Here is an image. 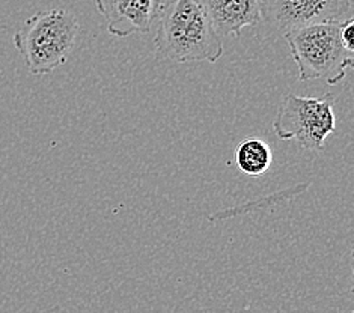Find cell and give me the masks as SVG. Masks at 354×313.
<instances>
[{
    "label": "cell",
    "mask_w": 354,
    "mask_h": 313,
    "mask_svg": "<svg viewBox=\"0 0 354 313\" xmlns=\"http://www.w3.org/2000/svg\"><path fill=\"white\" fill-rule=\"evenodd\" d=\"M154 38L158 59L174 64L212 62L223 55V41L199 0H169L157 15Z\"/></svg>",
    "instance_id": "cell-1"
},
{
    "label": "cell",
    "mask_w": 354,
    "mask_h": 313,
    "mask_svg": "<svg viewBox=\"0 0 354 313\" xmlns=\"http://www.w3.org/2000/svg\"><path fill=\"white\" fill-rule=\"evenodd\" d=\"M79 30V21L73 12L41 11L29 17L15 32L14 46L30 74H50L68 62Z\"/></svg>",
    "instance_id": "cell-2"
},
{
    "label": "cell",
    "mask_w": 354,
    "mask_h": 313,
    "mask_svg": "<svg viewBox=\"0 0 354 313\" xmlns=\"http://www.w3.org/2000/svg\"><path fill=\"white\" fill-rule=\"evenodd\" d=\"M339 24L341 21L306 24L283 33L301 82L324 80L335 86L353 68L354 56L342 44Z\"/></svg>",
    "instance_id": "cell-3"
},
{
    "label": "cell",
    "mask_w": 354,
    "mask_h": 313,
    "mask_svg": "<svg viewBox=\"0 0 354 313\" xmlns=\"http://www.w3.org/2000/svg\"><path fill=\"white\" fill-rule=\"evenodd\" d=\"M333 104L332 94L323 98L286 95L273 121L276 136L282 140L296 139L303 149L322 151L336 129Z\"/></svg>",
    "instance_id": "cell-4"
},
{
    "label": "cell",
    "mask_w": 354,
    "mask_h": 313,
    "mask_svg": "<svg viewBox=\"0 0 354 313\" xmlns=\"http://www.w3.org/2000/svg\"><path fill=\"white\" fill-rule=\"evenodd\" d=\"M263 19L282 33L306 24L344 21L353 12V0H261Z\"/></svg>",
    "instance_id": "cell-5"
},
{
    "label": "cell",
    "mask_w": 354,
    "mask_h": 313,
    "mask_svg": "<svg viewBox=\"0 0 354 313\" xmlns=\"http://www.w3.org/2000/svg\"><path fill=\"white\" fill-rule=\"evenodd\" d=\"M107 32L118 38L148 33L157 20L160 0H95Z\"/></svg>",
    "instance_id": "cell-6"
},
{
    "label": "cell",
    "mask_w": 354,
    "mask_h": 313,
    "mask_svg": "<svg viewBox=\"0 0 354 313\" xmlns=\"http://www.w3.org/2000/svg\"><path fill=\"white\" fill-rule=\"evenodd\" d=\"M199 3L221 37L239 38L244 28L258 26L264 20L261 0H199Z\"/></svg>",
    "instance_id": "cell-7"
},
{
    "label": "cell",
    "mask_w": 354,
    "mask_h": 313,
    "mask_svg": "<svg viewBox=\"0 0 354 313\" xmlns=\"http://www.w3.org/2000/svg\"><path fill=\"white\" fill-rule=\"evenodd\" d=\"M273 162L272 148L263 139L250 137L243 140L235 151V163L240 171L249 176L266 173Z\"/></svg>",
    "instance_id": "cell-8"
},
{
    "label": "cell",
    "mask_w": 354,
    "mask_h": 313,
    "mask_svg": "<svg viewBox=\"0 0 354 313\" xmlns=\"http://www.w3.org/2000/svg\"><path fill=\"white\" fill-rule=\"evenodd\" d=\"M339 38L345 48H348L350 52H354V19H350L341 21L339 24Z\"/></svg>",
    "instance_id": "cell-9"
}]
</instances>
